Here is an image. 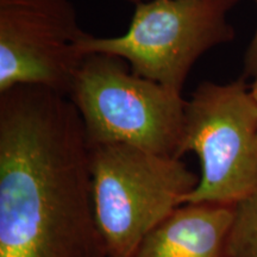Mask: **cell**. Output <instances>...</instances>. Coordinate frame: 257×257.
I'll return each instance as SVG.
<instances>
[{
	"label": "cell",
	"instance_id": "6da1fadb",
	"mask_svg": "<svg viewBox=\"0 0 257 257\" xmlns=\"http://www.w3.org/2000/svg\"><path fill=\"white\" fill-rule=\"evenodd\" d=\"M89 161L68 95L40 85L0 92V257H107Z\"/></svg>",
	"mask_w": 257,
	"mask_h": 257
},
{
	"label": "cell",
	"instance_id": "7a4b0ae2",
	"mask_svg": "<svg viewBox=\"0 0 257 257\" xmlns=\"http://www.w3.org/2000/svg\"><path fill=\"white\" fill-rule=\"evenodd\" d=\"M68 96L91 147L125 144L182 157L187 100L180 92L135 74L120 57L87 54Z\"/></svg>",
	"mask_w": 257,
	"mask_h": 257
},
{
	"label": "cell",
	"instance_id": "3957f363",
	"mask_svg": "<svg viewBox=\"0 0 257 257\" xmlns=\"http://www.w3.org/2000/svg\"><path fill=\"white\" fill-rule=\"evenodd\" d=\"M89 169L95 221L107 257H133L199 182L181 159L125 144L91 147Z\"/></svg>",
	"mask_w": 257,
	"mask_h": 257
},
{
	"label": "cell",
	"instance_id": "277c9868",
	"mask_svg": "<svg viewBox=\"0 0 257 257\" xmlns=\"http://www.w3.org/2000/svg\"><path fill=\"white\" fill-rule=\"evenodd\" d=\"M240 0H146L136 4L121 36L87 34L85 55L102 53L125 60L131 70L182 92L195 62L213 48L236 38L229 14Z\"/></svg>",
	"mask_w": 257,
	"mask_h": 257
},
{
	"label": "cell",
	"instance_id": "5b68a950",
	"mask_svg": "<svg viewBox=\"0 0 257 257\" xmlns=\"http://www.w3.org/2000/svg\"><path fill=\"white\" fill-rule=\"evenodd\" d=\"M200 162L185 204L231 205L257 193V105L245 80L204 81L186 104L182 156Z\"/></svg>",
	"mask_w": 257,
	"mask_h": 257
},
{
	"label": "cell",
	"instance_id": "8992f818",
	"mask_svg": "<svg viewBox=\"0 0 257 257\" xmlns=\"http://www.w3.org/2000/svg\"><path fill=\"white\" fill-rule=\"evenodd\" d=\"M86 35L70 0H0V92L40 85L68 95Z\"/></svg>",
	"mask_w": 257,
	"mask_h": 257
},
{
	"label": "cell",
	"instance_id": "52a82bcc",
	"mask_svg": "<svg viewBox=\"0 0 257 257\" xmlns=\"http://www.w3.org/2000/svg\"><path fill=\"white\" fill-rule=\"evenodd\" d=\"M231 205L184 204L147 234L133 257H229Z\"/></svg>",
	"mask_w": 257,
	"mask_h": 257
},
{
	"label": "cell",
	"instance_id": "ba28073f",
	"mask_svg": "<svg viewBox=\"0 0 257 257\" xmlns=\"http://www.w3.org/2000/svg\"><path fill=\"white\" fill-rule=\"evenodd\" d=\"M229 257H257V193L234 205Z\"/></svg>",
	"mask_w": 257,
	"mask_h": 257
},
{
	"label": "cell",
	"instance_id": "9c48e42d",
	"mask_svg": "<svg viewBox=\"0 0 257 257\" xmlns=\"http://www.w3.org/2000/svg\"><path fill=\"white\" fill-rule=\"evenodd\" d=\"M257 6V0H253ZM257 76V27L253 32L251 41H250L248 48H246L245 53L243 57V80H248L250 78L255 79Z\"/></svg>",
	"mask_w": 257,
	"mask_h": 257
},
{
	"label": "cell",
	"instance_id": "30bf717a",
	"mask_svg": "<svg viewBox=\"0 0 257 257\" xmlns=\"http://www.w3.org/2000/svg\"><path fill=\"white\" fill-rule=\"evenodd\" d=\"M250 93H251L253 100H255L256 105H257V76H256L255 79H253L252 85L250 86Z\"/></svg>",
	"mask_w": 257,
	"mask_h": 257
},
{
	"label": "cell",
	"instance_id": "8fae6325",
	"mask_svg": "<svg viewBox=\"0 0 257 257\" xmlns=\"http://www.w3.org/2000/svg\"><path fill=\"white\" fill-rule=\"evenodd\" d=\"M126 2L134 3V4H138V3H141V2H146V0H126Z\"/></svg>",
	"mask_w": 257,
	"mask_h": 257
}]
</instances>
